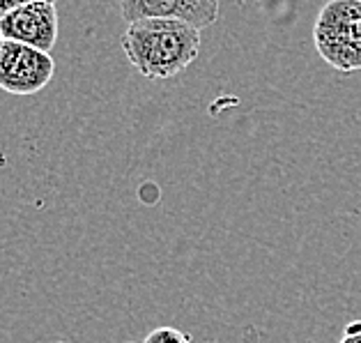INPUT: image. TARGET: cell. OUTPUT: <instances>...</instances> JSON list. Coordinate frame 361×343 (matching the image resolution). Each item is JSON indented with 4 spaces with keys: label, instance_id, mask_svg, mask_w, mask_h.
<instances>
[{
    "label": "cell",
    "instance_id": "cell-1",
    "mask_svg": "<svg viewBox=\"0 0 361 343\" xmlns=\"http://www.w3.org/2000/svg\"><path fill=\"white\" fill-rule=\"evenodd\" d=\"M122 51L140 76L173 78L198 58L200 30L175 19H140L127 25Z\"/></svg>",
    "mask_w": 361,
    "mask_h": 343
},
{
    "label": "cell",
    "instance_id": "cell-2",
    "mask_svg": "<svg viewBox=\"0 0 361 343\" xmlns=\"http://www.w3.org/2000/svg\"><path fill=\"white\" fill-rule=\"evenodd\" d=\"M320 58L343 74L361 69V0H329L313 28Z\"/></svg>",
    "mask_w": 361,
    "mask_h": 343
},
{
    "label": "cell",
    "instance_id": "cell-3",
    "mask_svg": "<svg viewBox=\"0 0 361 343\" xmlns=\"http://www.w3.org/2000/svg\"><path fill=\"white\" fill-rule=\"evenodd\" d=\"M56 72L51 54L5 40L0 49V88L10 95H37Z\"/></svg>",
    "mask_w": 361,
    "mask_h": 343
},
{
    "label": "cell",
    "instance_id": "cell-4",
    "mask_svg": "<svg viewBox=\"0 0 361 343\" xmlns=\"http://www.w3.org/2000/svg\"><path fill=\"white\" fill-rule=\"evenodd\" d=\"M58 28L60 19L56 3H49V0H35V3L12 10L0 19V30H3L5 40L28 44V47L47 51V54H51V49L56 47Z\"/></svg>",
    "mask_w": 361,
    "mask_h": 343
},
{
    "label": "cell",
    "instance_id": "cell-5",
    "mask_svg": "<svg viewBox=\"0 0 361 343\" xmlns=\"http://www.w3.org/2000/svg\"><path fill=\"white\" fill-rule=\"evenodd\" d=\"M122 19H175L198 30L209 28L219 19V0H120Z\"/></svg>",
    "mask_w": 361,
    "mask_h": 343
},
{
    "label": "cell",
    "instance_id": "cell-6",
    "mask_svg": "<svg viewBox=\"0 0 361 343\" xmlns=\"http://www.w3.org/2000/svg\"><path fill=\"white\" fill-rule=\"evenodd\" d=\"M143 343H193V341L175 327H157L154 332L147 334V339Z\"/></svg>",
    "mask_w": 361,
    "mask_h": 343
},
{
    "label": "cell",
    "instance_id": "cell-7",
    "mask_svg": "<svg viewBox=\"0 0 361 343\" xmlns=\"http://www.w3.org/2000/svg\"><path fill=\"white\" fill-rule=\"evenodd\" d=\"M338 343H361V320L350 323L345 330H343V337Z\"/></svg>",
    "mask_w": 361,
    "mask_h": 343
},
{
    "label": "cell",
    "instance_id": "cell-8",
    "mask_svg": "<svg viewBox=\"0 0 361 343\" xmlns=\"http://www.w3.org/2000/svg\"><path fill=\"white\" fill-rule=\"evenodd\" d=\"M35 0H0V19H3L5 14H10L12 10H19L23 5H30ZM49 3H56V0H49Z\"/></svg>",
    "mask_w": 361,
    "mask_h": 343
},
{
    "label": "cell",
    "instance_id": "cell-9",
    "mask_svg": "<svg viewBox=\"0 0 361 343\" xmlns=\"http://www.w3.org/2000/svg\"><path fill=\"white\" fill-rule=\"evenodd\" d=\"M3 44H5V35H3V30H0V49H3Z\"/></svg>",
    "mask_w": 361,
    "mask_h": 343
},
{
    "label": "cell",
    "instance_id": "cell-10",
    "mask_svg": "<svg viewBox=\"0 0 361 343\" xmlns=\"http://www.w3.org/2000/svg\"><path fill=\"white\" fill-rule=\"evenodd\" d=\"M60 343H67V341H60Z\"/></svg>",
    "mask_w": 361,
    "mask_h": 343
}]
</instances>
